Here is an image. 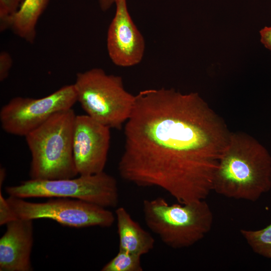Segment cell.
<instances>
[{
  "label": "cell",
  "mask_w": 271,
  "mask_h": 271,
  "mask_svg": "<svg viewBox=\"0 0 271 271\" xmlns=\"http://www.w3.org/2000/svg\"><path fill=\"white\" fill-rule=\"evenodd\" d=\"M77 101L73 84L40 98L15 97L1 109L2 128L9 134L25 137L55 113L72 108Z\"/></svg>",
  "instance_id": "8"
},
{
  "label": "cell",
  "mask_w": 271,
  "mask_h": 271,
  "mask_svg": "<svg viewBox=\"0 0 271 271\" xmlns=\"http://www.w3.org/2000/svg\"><path fill=\"white\" fill-rule=\"evenodd\" d=\"M271 189V156L257 140L231 132L215 173L213 191L229 198L256 201Z\"/></svg>",
  "instance_id": "2"
},
{
  "label": "cell",
  "mask_w": 271,
  "mask_h": 271,
  "mask_svg": "<svg viewBox=\"0 0 271 271\" xmlns=\"http://www.w3.org/2000/svg\"><path fill=\"white\" fill-rule=\"evenodd\" d=\"M141 256L119 250L116 255L101 268L102 271H142Z\"/></svg>",
  "instance_id": "15"
},
{
  "label": "cell",
  "mask_w": 271,
  "mask_h": 271,
  "mask_svg": "<svg viewBox=\"0 0 271 271\" xmlns=\"http://www.w3.org/2000/svg\"><path fill=\"white\" fill-rule=\"evenodd\" d=\"M7 200L18 218L49 219L76 228L109 227L116 220L107 208L75 199L56 198L36 203L9 196Z\"/></svg>",
  "instance_id": "7"
},
{
  "label": "cell",
  "mask_w": 271,
  "mask_h": 271,
  "mask_svg": "<svg viewBox=\"0 0 271 271\" xmlns=\"http://www.w3.org/2000/svg\"><path fill=\"white\" fill-rule=\"evenodd\" d=\"M6 177V170L3 168L1 167L0 169V186L1 187L2 185L4 183V181Z\"/></svg>",
  "instance_id": "21"
},
{
  "label": "cell",
  "mask_w": 271,
  "mask_h": 271,
  "mask_svg": "<svg viewBox=\"0 0 271 271\" xmlns=\"http://www.w3.org/2000/svg\"><path fill=\"white\" fill-rule=\"evenodd\" d=\"M18 218L10 205L7 199L5 198L0 192V225H6Z\"/></svg>",
  "instance_id": "17"
},
{
  "label": "cell",
  "mask_w": 271,
  "mask_h": 271,
  "mask_svg": "<svg viewBox=\"0 0 271 271\" xmlns=\"http://www.w3.org/2000/svg\"><path fill=\"white\" fill-rule=\"evenodd\" d=\"M33 220L17 218L6 224L0 239V270L31 271Z\"/></svg>",
  "instance_id": "11"
},
{
  "label": "cell",
  "mask_w": 271,
  "mask_h": 271,
  "mask_svg": "<svg viewBox=\"0 0 271 271\" xmlns=\"http://www.w3.org/2000/svg\"><path fill=\"white\" fill-rule=\"evenodd\" d=\"M13 60L11 55L3 51L0 54V81H4L9 75L12 67Z\"/></svg>",
  "instance_id": "18"
},
{
  "label": "cell",
  "mask_w": 271,
  "mask_h": 271,
  "mask_svg": "<svg viewBox=\"0 0 271 271\" xmlns=\"http://www.w3.org/2000/svg\"><path fill=\"white\" fill-rule=\"evenodd\" d=\"M240 233L254 252L271 258V223L260 230L241 229Z\"/></svg>",
  "instance_id": "14"
},
{
  "label": "cell",
  "mask_w": 271,
  "mask_h": 271,
  "mask_svg": "<svg viewBox=\"0 0 271 271\" xmlns=\"http://www.w3.org/2000/svg\"><path fill=\"white\" fill-rule=\"evenodd\" d=\"M100 9L105 12L108 11L113 5L115 0H97Z\"/></svg>",
  "instance_id": "20"
},
{
  "label": "cell",
  "mask_w": 271,
  "mask_h": 271,
  "mask_svg": "<svg viewBox=\"0 0 271 271\" xmlns=\"http://www.w3.org/2000/svg\"><path fill=\"white\" fill-rule=\"evenodd\" d=\"M110 129L87 114L76 115L73 153L78 175L104 171L109 149Z\"/></svg>",
  "instance_id": "9"
},
{
  "label": "cell",
  "mask_w": 271,
  "mask_h": 271,
  "mask_svg": "<svg viewBox=\"0 0 271 271\" xmlns=\"http://www.w3.org/2000/svg\"><path fill=\"white\" fill-rule=\"evenodd\" d=\"M143 211L148 228L173 248L194 245L210 231L213 222V213L205 200L169 204L162 197L146 199Z\"/></svg>",
  "instance_id": "4"
},
{
  "label": "cell",
  "mask_w": 271,
  "mask_h": 271,
  "mask_svg": "<svg viewBox=\"0 0 271 271\" xmlns=\"http://www.w3.org/2000/svg\"><path fill=\"white\" fill-rule=\"evenodd\" d=\"M23 1V0H22V2ZM22 3V2H21Z\"/></svg>",
  "instance_id": "22"
},
{
  "label": "cell",
  "mask_w": 271,
  "mask_h": 271,
  "mask_svg": "<svg viewBox=\"0 0 271 271\" xmlns=\"http://www.w3.org/2000/svg\"><path fill=\"white\" fill-rule=\"evenodd\" d=\"M50 0H23L18 10L9 19L7 29L10 28L20 38L34 42L36 26Z\"/></svg>",
  "instance_id": "13"
},
{
  "label": "cell",
  "mask_w": 271,
  "mask_h": 271,
  "mask_svg": "<svg viewBox=\"0 0 271 271\" xmlns=\"http://www.w3.org/2000/svg\"><path fill=\"white\" fill-rule=\"evenodd\" d=\"M115 216L119 250L142 256L154 248V238L132 218L125 208H117Z\"/></svg>",
  "instance_id": "12"
},
{
  "label": "cell",
  "mask_w": 271,
  "mask_h": 271,
  "mask_svg": "<svg viewBox=\"0 0 271 271\" xmlns=\"http://www.w3.org/2000/svg\"><path fill=\"white\" fill-rule=\"evenodd\" d=\"M260 41L271 51V27H265L260 31Z\"/></svg>",
  "instance_id": "19"
},
{
  "label": "cell",
  "mask_w": 271,
  "mask_h": 271,
  "mask_svg": "<svg viewBox=\"0 0 271 271\" xmlns=\"http://www.w3.org/2000/svg\"><path fill=\"white\" fill-rule=\"evenodd\" d=\"M5 191L20 198H65L81 200L105 208H114L119 201L116 180L104 171L92 175L56 180L24 181Z\"/></svg>",
  "instance_id": "6"
},
{
  "label": "cell",
  "mask_w": 271,
  "mask_h": 271,
  "mask_svg": "<svg viewBox=\"0 0 271 271\" xmlns=\"http://www.w3.org/2000/svg\"><path fill=\"white\" fill-rule=\"evenodd\" d=\"M76 115L72 108L57 112L25 137L32 157L31 179H67L78 175L73 153Z\"/></svg>",
  "instance_id": "3"
},
{
  "label": "cell",
  "mask_w": 271,
  "mask_h": 271,
  "mask_svg": "<svg viewBox=\"0 0 271 271\" xmlns=\"http://www.w3.org/2000/svg\"><path fill=\"white\" fill-rule=\"evenodd\" d=\"M230 133L197 93L141 91L125 123L118 173L137 186L162 189L181 204L205 200Z\"/></svg>",
  "instance_id": "1"
},
{
  "label": "cell",
  "mask_w": 271,
  "mask_h": 271,
  "mask_svg": "<svg viewBox=\"0 0 271 271\" xmlns=\"http://www.w3.org/2000/svg\"><path fill=\"white\" fill-rule=\"evenodd\" d=\"M73 85L82 108L97 122L120 129L130 117L136 95L125 89L120 76L94 68L78 72Z\"/></svg>",
  "instance_id": "5"
},
{
  "label": "cell",
  "mask_w": 271,
  "mask_h": 271,
  "mask_svg": "<svg viewBox=\"0 0 271 271\" xmlns=\"http://www.w3.org/2000/svg\"><path fill=\"white\" fill-rule=\"evenodd\" d=\"M22 0H0V30L7 29L9 19L18 10Z\"/></svg>",
  "instance_id": "16"
},
{
  "label": "cell",
  "mask_w": 271,
  "mask_h": 271,
  "mask_svg": "<svg viewBox=\"0 0 271 271\" xmlns=\"http://www.w3.org/2000/svg\"><path fill=\"white\" fill-rule=\"evenodd\" d=\"M114 5L115 15L107 33L108 54L116 66L131 67L143 58L145 40L129 15L126 0H115Z\"/></svg>",
  "instance_id": "10"
}]
</instances>
